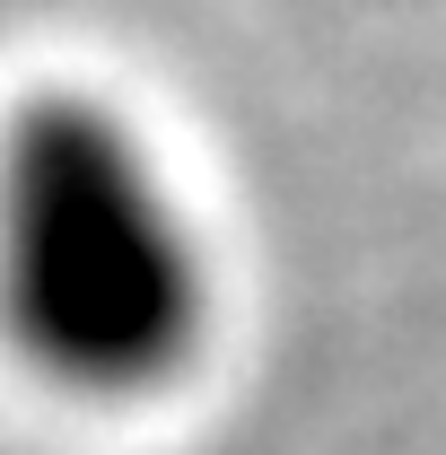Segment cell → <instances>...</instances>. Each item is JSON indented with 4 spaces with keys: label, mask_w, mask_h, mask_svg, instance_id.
Returning a JSON list of instances; mask_svg holds the SVG:
<instances>
[{
    "label": "cell",
    "mask_w": 446,
    "mask_h": 455,
    "mask_svg": "<svg viewBox=\"0 0 446 455\" xmlns=\"http://www.w3.org/2000/svg\"><path fill=\"white\" fill-rule=\"evenodd\" d=\"M0 333L79 403H149L202 359V236L97 88H27L0 123Z\"/></svg>",
    "instance_id": "1"
}]
</instances>
